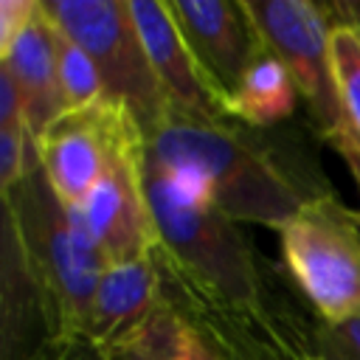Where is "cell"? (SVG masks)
Wrapping results in <instances>:
<instances>
[{
	"instance_id": "cell-6",
	"label": "cell",
	"mask_w": 360,
	"mask_h": 360,
	"mask_svg": "<svg viewBox=\"0 0 360 360\" xmlns=\"http://www.w3.org/2000/svg\"><path fill=\"white\" fill-rule=\"evenodd\" d=\"M141 127L110 101L62 112L37 141L39 166L56 197L76 208L101 177L112 155L141 138Z\"/></svg>"
},
{
	"instance_id": "cell-14",
	"label": "cell",
	"mask_w": 360,
	"mask_h": 360,
	"mask_svg": "<svg viewBox=\"0 0 360 360\" xmlns=\"http://www.w3.org/2000/svg\"><path fill=\"white\" fill-rule=\"evenodd\" d=\"M110 360H222L166 301Z\"/></svg>"
},
{
	"instance_id": "cell-19",
	"label": "cell",
	"mask_w": 360,
	"mask_h": 360,
	"mask_svg": "<svg viewBox=\"0 0 360 360\" xmlns=\"http://www.w3.org/2000/svg\"><path fill=\"white\" fill-rule=\"evenodd\" d=\"M39 0H0V53L14 42Z\"/></svg>"
},
{
	"instance_id": "cell-20",
	"label": "cell",
	"mask_w": 360,
	"mask_h": 360,
	"mask_svg": "<svg viewBox=\"0 0 360 360\" xmlns=\"http://www.w3.org/2000/svg\"><path fill=\"white\" fill-rule=\"evenodd\" d=\"M42 360H104V357L90 343L76 340V343H68V346H53Z\"/></svg>"
},
{
	"instance_id": "cell-16",
	"label": "cell",
	"mask_w": 360,
	"mask_h": 360,
	"mask_svg": "<svg viewBox=\"0 0 360 360\" xmlns=\"http://www.w3.org/2000/svg\"><path fill=\"white\" fill-rule=\"evenodd\" d=\"M332 59L340 90V104L352 132L360 138V31L352 22L332 17Z\"/></svg>"
},
{
	"instance_id": "cell-15",
	"label": "cell",
	"mask_w": 360,
	"mask_h": 360,
	"mask_svg": "<svg viewBox=\"0 0 360 360\" xmlns=\"http://www.w3.org/2000/svg\"><path fill=\"white\" fill-rule=\"evenodd\" d=\"M56 70H59V93H62L65 112L104 101V90H101L96 65L82 51V45H76L62 31L56 37Z\"/></svg>"
},
{
	"instance_id": "cell-7",
	"label": "cell",
	"mask_w": 360,
	"mask_h": 360,
	"mask_svg": "<svg viewBox=\"0 0 360 360\" xmlns=\"http://www.w3.org/2000/svg\"><path fill=\"white\" fill-rule=\"evenodd\" d=\"M76 208L110 264L152 256L158 228L143 186V135L112 155Z\"/></svg>"
},
{
	"instance_id": "cell-9",
	"label": "cell",
	"mask_w": 360,
	"mask_h": 360,
	"mask_svg": "<svg viewBox=\"0 0 360 360\" xmlns=\"http://www.w3.org/2000/svg\"><path fill=\"white\" fill-rule=\"evenodd\" d=\"M160 301L163 292L155 256L107 264L96 284L82 340L110 360L155 315Z\"/></svg>"
},
{
	"instance_id": "cell-1",
	"label": "cell",
	"mask_w": 360,
	"mask_h": 360,
	"mask_svg": "<svg viewBox=\"0 0 360 360\" xmlns=\"http://www.w3.org/2000/svg\"><path fill=\"white\" fill-rule=\"evenodd\" d=\"M273 129L172 107L143 135V160L183 177L236 225L278 231L307 202L335 188L298 141Z\"/></svg>"
},
{
	"instance_id": "cell-4",
	"label": "cell",
	"mask_w": 360,
	"mask_h": 360,
	"mask_svg": "<svg viewBox=\"0 0 360 360\" xmlns=\"http://www.w3.org/2000/svg\"><path fill=\"white\" fill-rule=\"evenodd\" d=\"M281 262L323 323L360 318V211L338 194L307 202L278 228Z\"/></svg>"
},
{
	"instance_id": "cell-5",
	"label": "cell",
	"mask_w": 360,
	"mask_h": 360,
	"mask_svg": "<svg viewBox=\"0 0 360 360\" xmlns=\"http://www.w3.org/2000/svg\"><path fill=\"white\" fill-rule=\"evenodd\" d=\"M42 8L96 65L104 101L129 112L143 135L166 118L172 104L152 70L129 0H42Z\"/></svg>"
},
{
	"instance_id": "cell-17",
	"label": "cell",
	"mask_w": 360,
	"mask_h": 360,
	"mask_svg": "<svg viewBox=\"0 0 360 360\" xmlns=\"http://www.w3.org/2000/svg\"><path fill=\"white\" fill-rule=\"evenodd\" d=\"M39 163L28 127H0V188L11 191Z\"/></svg>"
},
{
	"instance_id": "cell-23",
	"label": "cell",
	"mask_w": 360,
	"mask_h": 360,
	"mask_svg": "<svg viewBox=\"0 0 360 360\" xmlns=\"http://www.w3.org/2000/svg\"><path fill=\"white\" fill-rule=\"evenodd\" d=\"M312 360H323V357H318V354H315V357H312Z\"/></svg>"
},
{
	"instance_id": "cell-10",
	"label": "cell",
	"mask_w": 360,
	"mask_h": 360,
	"mask_svg": "<svg viewBox=\"0 0 360 360\" xmlns=\"http://www.w3.org/2000/svg\"><path fill=\"white\" fill-rule=\"evenodd\" d=\"M129 11L169 104L188 115L222 118L225 110L200 70L169 0H129Z\"/></svg>"
},
{
	"instance_id": "cell-8",
	"label": "cell",
	"mask_w": 360,
	"mask_h": 360,
	"mask_svg": "<svg viewBox=\"0 0 360 360\" xmlns=\"http://www.w3.org/2000/svg\"><path fill=\"white\" fill-rule=\"evenodd\" d=\"M169 8L222 110L267 51L245 0H169Z\"/></svg>"
},
{
	"instance_id": "cell-13",
	"label": "cell",
	"mask_w": 360,
	"mask_h": 360,
	"mask_svg": "<svg viewBox=\"0 0 360 360\" xmlns=\"http://www.w3.org/2000/svg\"><path fill=\"white\" fill-rule=\"evenodd\" d=\"M298 98L301 96L284 62L264 51L228 98L225 115L256 129H273L295 115Z\"/></svg>"
},
{
	"instance_id": "cell-22",
	"label": "cell",
	"mask_w": 360,
	"mask_h": 360,
	"mask_svg": "<svg viewBox=\"0 0 360 360\" xmlns=\"http://www.w3.org/2000/svg\"><path fill=\"white\" fill-rule=\"evenodd\" d=\"M352 177L357 180V188H360V166H357V169H352Z\"/></svg>"
},
{
	"instance_id": "cell-11",
	"label": "cell",
	"mask_w": 360,
	"mask_h": 360,
	"mask_svg": "<svg viewBox=\"0 0 360 360\" xmlns=\"http://www.w3.org/2000/svg\"><path fill=\"white\" fill-rule=\"evenodd\" d=\"M56 37L59 28L39 0L22 31L0 53V68L8 70L17 84L25 127L34 141H39V135L65 112L56 70Z\"/></svg>"
},
{
	"instance_id": "cell-21",
	"label": "cell",
	"mask_w": 360,
	"mask_h": 360,
	"mask_svg": "<svg viewBox=\"0 0 360 360\" xmlns=\"http://www.w3.org/2000/svg\"><path fill=\"white\" fill-rule=\"evenodd\" d=\"M326 8L335 20L352 22L360 31V0H338V3H326Z\"/></svg>"
},
{
	"instance_id": "cell-18",
	"label": "cell",
	"mask_w": 360,
	"mask_h": 360,
	"mask_svg": "<svg viewBox=\"0 0 360 360\" xmlns=\"http://www.w3.org/2000/svg\"><path fill=\"white\" fill-rule=\"evenodd\" d=\"M315 349L323 360H360V318L346 323L318 321Z\"/></svg>"
},
{
	"instance_id": "cell-12",
	"label": "cell",
	"mask_w": 360,
	"mask_h": 360,
	"mask_svg": "<svg viewBox=\"0 0 360 360\" xmlns=\"http://www.w3.org/2000/svg\"><path fill=\"white\" fill-rule=\"evenodd\" d=\"M0 360H42L53 343L48 338L37 287L25 270L17 236L3 219V259H0Z\"/></svg>"
},
{
	"instance_id": "cell-2",
	"label": "cell",
	"mask_w": 360,
	"mask_h": 360,
	"mask_svg": "<svg viewBox=\"0 0 360 360\" xmlns=\"http://www.w3.org/2000/svg\"><path fill=\"white\" fill-rule=\"evenodd\" d=\"M3 219L11 225L25 270L37 287L53 346L82 340L96 284L110 264L79 208L65 205L37 163L3 194Z\"/></svg>"
},
{
	"instance_id": "cell-3",
	"label": "cell",
	"mask_w": 360,
	"mask_h": 360,
	"mask_svg": "<svg viewBox=\"0 0 360 360\" xmlns=\"http://www.w3.org/2000/svg\"><path fill=\"white\" fill-rule=\"evenodd\" d=\"M264 48L284 62L318 135L340 152L346 166L360 163V138L352 132L332 59V14L309 0H245Z\"/></svg>"
}]
</instances>
